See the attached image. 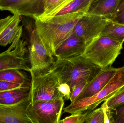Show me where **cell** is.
Returning <instances> with one entry per match:
<instances>
[{
    "mask_svg": "<svg viewBox=\"0 0 124 123\" xmlns=\"http://www.w3.org/2000/svg\"><path fill=\"white\" fill-rule=\"evenodd\" d=\"M124 86V66L118 68L114 77L102 90L93 96L71 103L63 108V113L72 114L94 110Z\"/></svg>",
    "mask_w": 124,
    "mask_h": 123,
    "instance_id": "8992f818",
    "label": "cell"
},
{
    "mask_svg": "<svg viewBox=\"0 0 124 123\" xmlns=\"http://www.w3.org/2000/svg\"><path fill=\"white\" fill-rule=\"evenodd\" d=\"M93 1V0H74L56 15L74 12L87 13Z\"/></svg>",
    "mask_w": 124,
    "mask_h": 123,
    "instance_id": "ffe728a7",
    "label": "cell"
},
{
    "mask_svg": "<svg viewBox=\"0 0 124 123\" xmlns=\"http://www.w3.org/2000/svg\"><path fill=\"white\" fill-rule=\"evenodd\" d=\"M124 11V0H120L116 8V10L114 11L113 14L110 16L108 17H112L115 16H117L118 14H120L121 13ZM106 17V18H107Z\"/></svg>",
    "mask_w": 124,
    "mask_h": 123,
    "instance_id": "83f0119b",
    "label": "cell"
},
{
    "mask_svg": "<svg viewBox=\"0 0 124 123\" xmlns=\"http://www.w3.org/2000/svg\"><path fill=\"white\" fill-rule=\"evenodd\" d=\"M118 69V68H113L111 66L102 68L99 73L89 82L75 101L91 97L99 92L112 79Z\"/></svg>",
    "mask_w": 124,
    "mask_h": 123,
    "instance_id": "7c38bea8",
    "label": "cell"
},
{
    "mask_svg": "<svg viewBox=\"0 0 124 123\" xmlns=\"http://www.w3.org/2000/svg\"><path fill=\"white\" fill-rule=\"evenodd\" d=\"M103 104L110 123H124V104L108 108Z\"/></svg>",
    "mask_w": 124,
    "mask_h": 123,
    "instance_id": "44dd1931",
    "label": "cell"
},
{
    "mask_svg": "<svg viewBox=\"0 0 124 123\" xmlns=\"http://www.w3.org/2000/svg\"><path fill=\"white\" fill-rule=\"evenodd\" d=\"M25 85H24L19 83L0 80V92L8 91L13 89L19 88Z\"/></svg>",
    "mask_w": 124,
    "mask_h": 123,
    "instance_id": "d4e9b609",
    "label": "cell"
},
{
    "mask_svg": "<svg viewBox=\"0 0 124 123\" xmlns=\"http://www.w3.org/2000/svg\"><path fill=\"white\" fill-rule=\"evenodd\" d=\"M74 0H44V11L39 16L34 17L44 21L56 16Z\"/></svg>",
    "mask_w": 124,
    "mask_h": 123,
    "instance_id": "e0dca14e",
    "label": "cell"
},
{
    "mask_svg": "<svg viewBox=\"0 0 124 123\" xmlns=\"http://www.w3.org/2000/svg\"><path fill=\"white\" fill-rule=\"evenodd\" d=\"M52 67L60 84H68L71 92L80 83L85 81L90 82L102 68L81 55L56 60Z\"/></svg>",
    "mask_w": 124,
    "mask_h": 123,
    "instance_id": "7a4b0ae2",
    "label": "cell"
},
{
    "mask_svg": "<svg viewBox=\"0 0 124 123\" xmlns=\"http://www.w3.org/2000/svg\"><path fill=\"white\" fill-rule=\"evenodd\" d=\"M120 0H98L92 3L87 13L105 17L110 16Z\"/></svg>",
    "mask_w": 124,
    "mask_h": 123,
    "instance_id": "2e32d148",
    "label": "cell"
},
{
    "mask_svg": "<svg viewBox=\"0 0 124 123\" xmlns=\"http://www.w3.org/2000/svg\"><path fill=\"white\" fill-rule=\"evenodd\" d=\"M97 0H93V2H94V1H97Z\"/></svg>",
    "mask_w": 124,
    "mask_h": 123,
    "instance_id": "f546056e",
    "label": "cell"
},
{
    "mask_svg": "<svg viewBox=\"0 0 124 123\" xmlns=\"http://www.w3.org/2000/svg\"><path fill=\"white\" fill-rule=\"evenodd\" d=\"M0 19V45L5 47L14 40L22 25H19L22 21L21 16L17 13L13 14Z\"/></svg>",
    "mask_w": 124,
    "mask_h": 123,
    "instance_id": "4fadbf2b",
    "label": "cell"
},
{
    "mask_svg": "<svg viewBox=\"0 0 124 123\" xmlns=\"http://www.w3.org/2000/svg\"><path fill=\"white\" fill-rule=\"evenodd\" d=\"M103 103L108 108H113L124 104V86Z\"/></svg>",
    "mask_w": 124,
    "mask_h": 123,
    "instance_id": "7402d4cb",
    "label": "cell"
},
{
    "mask_svg": "<svg viewBox=\"0 0 124 123\" xmlns=\"http://www.w3.org/2000/svg\"><path fill=\"white\" fill-rule=\"evenodd\" d=\"M59 90L65 100H70L71 91L69 85L66 83L60 84L59 87Z\"/></svg>",
    "mask_w": 124,
    "mask_h": 123,
    "instance_id": "4316f807",
    "label": "cell"
},
{
    "mask_svg": "<svg viewBox=\"0 0 124 123\" xmlns=\"http://www.w3.org/2000/svg\"><path fill=\"white\" fill-rule=\"evenodd\" d=\"M86 13L56 15L44 21L35 19L37 32L46 50L54 57L56 50L73 34L74 27Z\"/></svg>",
    "mask_w": 124,
    "mask_h": 123,
    "instance_id": "6da1fadb",
    "label": "cell"
},
{
    "mask_svg": "<svg viewBox=\"0 0 124 123\" xmlns=\"http://www.w3.org/2000/svg\"><path fill=\"white\" fill-rule=\"evenodd\" d=\"M106 18L114 22L124 24V11L117 16L112 17H107Z\"/></svg>",
    "mask_w": 124,
    "mask_h": 123,
    "instance_id": "f1b7e54d",
    "label": "cell"
},
{
    "mask_svg": "<svg viewBox=\"0 0 124 123\" xmlns=\"http://www.w3.org/2000/svg\"><path fill=\"white\" fill-rule=\"evenodd\" d=\"M17 69H9L0 71V80L31 85V79L24 73Z\"/></svg>",
    "mask_w": 124,
    "mask_h": 123,
    "instance_id": "ac0fdd59",
    "label": "cell"
},
{
    "mask_svg": "<svg viewBox=\"0 0 124 123\" xmlns=\"http://www.w3.org/2000/svg\"><path fill=\"white\" fill-rule=\"evenodd\" d=\"M22 21L28 36V48L31 70L39 71L51 68L55 62L54 56L48 53L43 44L37 32L35 19L24 16Z\"/></svg>",
    "mask_w": 124,
    "mask_h": 123,
    "instance_id": "277c9868",
    "label": "cell"
},
{
    "mask_svg": "<svg viewBox=\"0 0 124 123\" xmlns=\"http://www.w3.org/2000/svg\"><path fill=\"white\" fill-rule=\"evenodd\" d=\"M23 29L19 32L10 47L0 53V71L9 69H17L30 72V64L28 43L22 39Z\"/></svg>",
    "mask_w": 124,
    "mask_h": 123,
    "instance_id": "52a82bcc",
    "label": "cell"
},
{
    "mask_svg": "<svg viewBox=\"0 0 124 123\" xmlns=\"http://www.w3.org/2000/svg\"><path fill=\"white\" fill-rule=\"evenodd\" d=\"M87 43L80 37L72 34L56 50L57 60L66 59L81 55Z\"/></svg>",
    "mask_w": 124,
    "mask_h": 123,
    "instance_id": "5bb4252c",
    "label": "cell"
},
{
    "mask_svg": "<svg viewBox=\"0 0 124 123\" xmlns=\"http://www.w3.org/2000/svg\"><path fill=\"white\" fill-rule=\"evenodd\" d=\"M31 102L30 95L28 98L16 104H0V123H32L27 113Z\"/></svg>",
    "mask_w": 124,
    "mask_h": 123,
    "instance_id": "8fae6325",
    "label": "cell"
},
{
    "mask_svg": "<svg viewBox=\"0 0 124 123\" xmlns=\"http://www.w3.org/2000/svg\"><path fill=\"white\" fill-rule=\"evenodd\" d=\"M90 81H85L77 85L71 94L70 101L71 103L73 102L76 100L77 97L81 94L83 90L85 89L86 86L88 84Z\"/></svg>",
    "mask_w": 124,
    "mask_h": 123,
    "instance_id": "484cf974",
    "label": "cell"
},
{
    "mask_svg": "<svg viewBox=\"0 0 124 123\" xmlns=\"http://www.w3.org/2000/svg\"><path fill=\"white\" fill-rule=\"evenodd\" d=\"M0 10L34 18L44 11V0H0Z\"/></svg>",
    "mask_w": 124,
    "mask_h": 123,
    "instance_id": "30bf717a",
    "label": "cell"
},
{
    "mask_svg": "<svg viewBox=\"0 0 124 123\" xmlns=\"http://www.w3.org/2000/svg\"><path fill=\"white\" fill-rule=\"evenodd\" d=\"M65 104L63 97L31 103L27 109L32 123H59Z\"/></svg>",
    "mask_w": 124,
    "mask_h": 123,
    "instance_id": "ba28073f",
    "label": "cell"
},
{
    "mask_svg": "<svg viewBox=\"0 0 124 123\" xmlns=\"http://www.w3.org/2000/svg\"><path fill=\"white\" fill-rule=\"evenodd\" d=\"M29 72L31 78V103L62 97L59 90L60 84L59 79L52 66L46 70L39 71L30 70Z\"/></svg>",
    "mask_w": 124,
    "mask_h": 123,
    "instance_id": "5b68a950",
    "label": "cell"
},
{
    "mask_svg": "<svg viewBox=\"0 0 124 123\" xmlns=\"http://www.w3.org/2000/svg\"><path fill=\"white\" fill-rule=\"evenodd\" d=\"M108 23L101 32L100 36L108 37L124 43V24L116 23L108 19Z\"/></svg>",
    "mask_w": 124,
    "mask_h": 123,
    "instance_id": "d6986e66",
    "label": "cell"
},
{
    "mask_svg": "<svg viewBox=\"0 0 124 123\" xmlns=\"http://www.w3.org/2000/svg\"><path fill=\"white\" fill-rule=\"evenodd\" d=\"M91 110L71 114L62 120L59 123H85L87 115Z\"/></svg>",
    "mask_w": 124,
    "mask_h": 123,
    "instance_id": "cb8c5ba5",
    "label": "cell"
},
{
    "mask_svg": "<svg viewBox=\"0 0 124 123\" xmlns=\"http://www.w3.org/2000/svg\"><path fill=\"white\" fill-rule=\"evenodd\" d=\"M31 85H25L8 91L0 92V104H16L28 98L30 95Z\"/></svg>",
    "mask_w": 124,
    "mask_h": 123,
    "instance_id": "9a60e30c",
    "label": "cell"
},
{
    "mask_svg": "<svg viewBox=\"0 0 124 123\" xmlns=\"http://www.w3.org/2000/svg\"><path fill=\"white\" fill-rule=\"evenodd\" d=\"M105 115L102 107L90 111L85 119L86 123H104Z\"/></svg>",
    "mask_w": 124,
    "mask_h": 123,
    "instance_id": "603a6c76",
    "label": "cell"
},
{
    "mask_svg": "<svg viewBox=\"0 0 124 123\" xmlns=\"http://www.w3.org/2000/svg\"><path fill=\"white\" fill-rule=\"evenodd\" d=\"M123 43L100 35L87 43L81 55L101 68L110 66L121 54Z\"/></svg>",
    "mask_w": 124,
    "mask_h": 123,
    "instance_id": "3957f363",
    "label": "cell"
},
{
    "mask_svg": "<svg viewBox=\"0 0 124 123\" xmlns=\"http://www.w3.org/2000/svg\"><path fill=\"white\" fill-rule=\"evenodd\" d=\"M108 22L104 17L86 13L76 24L73 34L80 37L87 43L100 36Z\"/></svg>",
    "mask_w": 124,
    "mask_h": 123,
    "instance_id": "9c48e42d",
    "label": "cell"
}]
</instances>
